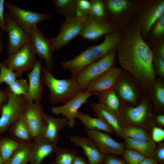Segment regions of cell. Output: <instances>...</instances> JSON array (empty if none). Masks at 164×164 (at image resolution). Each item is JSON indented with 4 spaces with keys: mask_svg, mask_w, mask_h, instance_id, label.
Segmentation results:
<instances>
[{
    "mask_svg": "<svg viewBox=\"0 0 164 164\" xmlns=\"http://www.w3.org/2000/svg\"><path fill=\"white\" fill-rule=\"evenodd\" d=\"M42 63L37 60L32 70L27 73L29 80L27 96L25 97L27 103L40 102L44 89L41 77Z\"/></svg>",
    "mask_w": 164,
    "mask_h": 164,
    "instance_id": "cell-17",
    "label": "cell"
},
{
    "mask_svg": "<svg viewBox=\"0 0 164 164\" xmlns=\"http://www.w3.org/2000/svg\"><path fill=\"white\" fill-rule=\"evenodd\" d=\"M128 164H139L146 157L134 150L125 149L122 156Z\"/></svg>",
    "mask_w": 164,
    "mask_h": 164,
    "instance_id": "cell-38",
    "label": "cell"
},
{
    "mask_svg": "<svg viewBox=\"0 0 164 164\" xmlns=\"http://www.w3.org/2000/svg\"><path fill=\"white\" fill-rule=\"evenodd\" d=\"M104 164V163H99V164Z\"/></svg>",
    "mask_w": 164,
    "mask_h": 164,
    "instance_id": "cell-54",
    "label": "cell"
},
{
    "mask_svg": "<svg viewBox=\"0 0 164 164\" xmlns=\"http://www.w3.org/2000/svg\"><path fill=\"white\" fill-rule=\"evenodd\" d=\"M116 49L119 63L122 68L149 93L156 79L152 65L153 53L143 39L140 28L128 31L122 36Z\"/></svg>",
    "mask_w": 164,
    "mask_h": 164,
    "instance_id": "cell-1",
    "label": "cell"
},
{
    "mask_svg": "<svg viewBox=\"0 0 164 164\" xmlns=\"http://www.w3.org/2000/svg\"><path fill=\"white\" fill-rule=\"evenodd\" d=\"M152 65L156 75L161 78H164V60L159 58L153 54Z\"/></svg>",
    "mask_w": 164,
    "mask_h": 164,
    "instance_id": "cell-40",
    "label": "cell"
},
{
    "mask_svg": "<svg viewBox=\"0 0 164 164\" xmlns=\"http://www.w3.org/2000/svg\"><path fill=\"white\" fill-rule=\"evenodd\" d=\"M125 140L126 149L135 150L146 157H152L156 145L152 140H145L127 138Z\"/></svg>",
    "mask_w": 164,
    "mask_h": 164,
    "instance_id": "cell-27",
    "label": "cell"
},
{
    "mask_svg": "<svg viewBox=\"0 0 164 164\" xmlns=\"http://www.w3.org/2000/svg\"><path fill=\"white\" fill-rule=\"evenodd\" d=\"M17 78L15 71L6 67L3 63H0V84L5 83L8 86Z\"/></svg>",
    "mask_w": 164,
    "mask_h": 164,
    "instance_id": "cell-37",
    "label": "cell"
},
{
    "mask_svg": "<svg viewBox=\"0 0 164 164\" xmlns=\"http://www.w3.org/2000/svg\"><path fill=\"white\" fill-rule=\"evenodd\" d=\"M50 164H56L54 162H53Z\"/></svg>",
    "mask_w": 164,
    "mask_h": 164,
    "instance_id": "cell-53",
    "label": "cell"
},
{
    "mask_svg": "<svg viewBox=\"0 0 164 164\" xmlns=\"http://www.w3.org/2000/svg\"><path fill=\"white\" fill-rule=\"evenodd\" d=\"M32 142L21 143L6 164H26L29 161Z\"/></svg>",
    "mask_w": 164,
    "mask_h": 164,
    "instance_id": "cell-30",
    "label": "cell"
},
{
    "mask_svg": "<svg viewBox=\"0 0 164 164\" xmlns=\"http://www.w3.org/2000/svg\"><path fill=\"white\" fill-rule=\"evenodd\" d=\"M8 93L6 89L4 90L0 87V115L3 106L8 100Z\"/></svg>",
    "mask_w": 164,
    "mask_h": 164,
    "instance_id": "cell-46",
    "label": "cell"
},
{
    "mask_svg": "<svg viewBox=\"0 0 164 164\" xmlns=\"http://www.w3.org/2000/svg\"><path fill=\"white\" fill-rule=\"evenodd\" d=\"M163 79H156L149 92L155 109L161 113L164 111V83Z\"/></svg>",
    "mask_w": 164,
    "mask_h": 164,
    "instance_id": "cell-28",
    "label": "cell"
},
{
    "mask_svg": "<svg viewBox=\"0 0 164 164\" xmlns=\"http://www.w3.org/2000/svg\"><path fill=\"white\" fill-rule=\"evenodd\" d=\"M103 163L104 164H128L123 158L111 155H106Z\"/></svg>",
    "mask_w": 164,
    "mask_h": 164,
    "instance_id": "cell-44",
    "label": "cell"
},
{
    "mask_svg": "<svg viewBox=\"0 0 164 164\" xmlns=\"http://www.w3.org/2000/svg\"><path fill=\"white\" fill-rule=\"evenodd\" d=\"M36 55L31 43H29L9 55L3 63L15 71L20 78L24 73H29L33 69L37 60Z\"/></svg>",
    "mask_w": 164,
    "mask_h": 164,
    "instance_id": "cell-6",
    "label": "cell"
},
{
    "mask_svg": "<svg viewBox=\"0 0 164 164\" xmlns=\"http://www.w3.org/2000/svg\"><path fill=\"white\" fill-rule=\"evenodd\" d=\"M44 118L46 127L44 136L52 142L57 145L60 132L63 128L68 126V121L65 117L55 118L45 113Z\"/></svg>",
    "mask_w": 164,
    "mask_h": 164,
    "instance_id": "cell-21",
    "label": "cell"
},
{
    "mask_svg": "<svg viewBox=\"0 0 164 164\" xmlns=\"http://www.w3.org/2000/svg\"><path fill=\"white\" fill-rule=\"evenodd\" d=\"M153 26L152 32V36L155 38L161 37L164 33V14L159 19Z\"/></svg>",
    "mask_w": 164,
    "mask_h": 164,
    "instance_id": "cell-41",
    "label": "cell"
},
{
    "mask_svg": "<svg viewBox=\"0 0 164 164\" xmlns=\"http://www.w3.org/2000/svg\"><path fill=\"white\" fill-rule=\"evenodd\" d=\"M91 4L87 0H76V15L87 17L91 9Z\"/></svg>",
    "mask_w": 164,
    "mask_h": 164,
    "instance_id": "cell-39",
    "label": "cell"
},
{
    "mask_svg": "<svg viewBox=\"0 0 164 164\" xmlns=\"http://www.w3.org/2000/svg\"><path fill=\"white\" fill-rule=\"evenodd\" d=\"M2 30L0 28V55L3 51V45L2 40Z\"/></svg>",
    "mask_w": 164,
    "mask_h": 164,
    "instance_id": "cell-51",
    "label": "cell"
},
{
    "mask_svg": "<svg viewBox=\"0 0 164 164\" xmlns=\"http://www.w3.org/2000/svg\"><path fill=\"white\" fill-rule=\"evenodd\" d=\"M45 114L40 102H27L23 116L33 140L43 135L46 127Z\"/></svg>",
    "mask_w": 164,
    "mask_h": 164,
    "instance_id": "cell-10",
    "label": "cell"
},
{
    "mask_svg": "<svg viewBox=\"0 0 164 164\" xmlns=\"http://www.w3.org/2000/svg\"><path fill=\"white\" fill-rule=\"evenodd\" d=\"M31 43L36 55L45 62L46 67L52 70L54 61L50 39L45 36L37 26L35 27L31 33Z\"/></svg>",
    "mask_w": 164,
    "mask_h": 164,
    "instance_id": "cell-14",
    "label": "cell"
},
{
    "mask_svg": "<svg viewBox=\"0 0 164 164\" xmlns=\"http://www.w3.org/2000/svg\"><path fill=\"white\" fill-rule=\"evenodd\" d=\"M121 37L119 33L115 32L105 35L104 40L101 43L90 46L72 59L62 62V67L69 70L71 77L75 78L85 67L115 50Z\"/></svg>",
    "mask_w": 164,
    "mask_h": 164,
    "instance_id": "cell-2",
    "label": "cell"
},
{
    "mask_svg": "<svg viewBox=\"0 0 164 164\" xmlns=\"http://www.w3.org/2000/svg\"><path fill=\"white\" fill-rule=\"evenodd\" d=\"M84 130L101 153L105 155L122 156L125 148L124 143L116 141L109 134L102 131L90 130L85 127Z\"/></svg>",
    "mask_w": 164,
    "mask_h": 164,
    "instance_id": "cell-12",
    "label": "cell"
},
{
    "mask_svg": "<svg viewBox=\"0 0 164 164\" xmlns=\"http://www.w3.org/2000/svg\"><path fill=\"white\" fill-rule=\"evenodd\" d=\"M56 164H72L75 158L78 155L77 151L57 147L54 152Z\"/></svg>",
    "mask_w": 164,
    "mask_h": 164,
    "instance_id": "cell-33",
    "label": "cell"
},
{
    "mask_svg": "<svg viewBox=\"0 0 164 164\" xmlns=\"http://www.w3.org/2000/svg\"><path fill=\"white\" fill-rule=\"evenodd\" d=\"M122 73L121 69L112 67L91 81L85 91L88 92H101L114 88L122 75Z\"/></svg>",
    "mask_w": 164,
    "mask_h": 164,
    "instance_id": "cell-16",
    "label": "cell"
},
{
    "mask_svg": "<svg viewBox=\"0 0 164 164\" xmlns=\"http://www.w3.org/2000/svg\"><path fill=\"white\" fill-rule=\"evenodd\" d=\"M155 124H156L159 127H164V115L162 114H159L154 118Z\"/></svg>",
    "mask_w": 164,
    "mask_h": 164,
    "instance_id": "cell-48",
    "label": "cell"
},
{
    "mask_svg": "<svg viewBox=\"0 0 164 164\" xmlns=\"http://www.w3.org/2000/svg\"><path fill=\"white\" fill-rule=\"evenodd\" d=\"M139 164H159L153 157H146Z\"/></svg>",
    "mask_w": 164,
    "mask_h": 164,
    "instance_id": "cell-49",
    "label": "cell"
},
{
    "mask_svg": "<svg viewBox=\"0 0 164 164\" xmlns=\"http://www.w3.org/2000/svg\"><path fill=\"white\" fill-rule=\"evenodd\" d=\"M7 88L13 94L26 97L28 89V83L24 79H16L8 85Z\"/></svg>",
    "mask_w": 164,
    "mask_h": 164,
    "instance_id": "cell-35",
    "label": "cell"
},
{
    "mask_svg": "<svg viewBox=\"0 0 164 164\" xmlns=\"http://www.w3.org/2000/svg\"><path fill=\"white\" fill-rule=\"evenodd\" d=\"M115 89L120 99L129 104L135 105L139 101L138 92L134 85L121 76L116 85Z\"/></svg>",
    "mask_w": 164,
    "mask_h": 164,
    "instance_id": "cell-22",
    "label": "cell"
},
{
    "mask_svg": "<svg viewBox=\"0 0 164 164\" xmlns=\"http://www.w3.org/2000/svg\"><path fill=\"white\" fill-rule=\"evenodd\" d=\"M41 77L49 90L48 100L52 104H63L83 91L75 78L57 79L46 67H42Z\"/></svg>",
    "mask_w": 164,
    "mask_h": 164,
    "instance_id": "cell-3",
    "label": "cell"
},
{
    "mask_svg": "<svg viewBox=\"0 0 164 164\" xmlns=\"http://www.w3.org/2000/svg\"><path fill=\"white\" fill-rule=\"evenodd\" d=\"M4 0H0V28L3 31L6 32V25L5 18Z\"/></svg>",
    "mask_w": 164,
    "mask_h": 164,
    "instance_id": "cell-45",
    "label": "cell"
},
{
    "mask_svg": "<svg viewBox=\"0 0 164 164\" xmlns=\"http://www.w3.org/2000/svg\"><path fill=\"white\" fill-rule=\"evenodd\" d=\"M90 106L94 114L104 120L111 127L114 133L120 137L122 126L118 116L99 102L91 103Z\"/></svg>",
    "mask_w": 164,
    "mask_h": 164,
    "instance_id": "cell-20",
    "label": "cell"
},
{
    "mask_svg": "<svg viewBox=\"0 0 164 164\" xmlns=\"http://www.w3.org/2000/svg\"><path fill=\"white\" fill-rule=\"evenodd\" d=\"M120 118L122 127L128 125H137L148 132L155 125L151 101L146 95L135 106L122 104Z\"/></svg>",
    "mask_w": 164,
    "mask_h": 164,
    "instance_id": "cell-4",
    "label": "cell"
},
{
    "mask_svg": "<svg viewBox=\"0 0 164 164\" xmlns=\"http://www.w3.org/2000/svg\"><path fill=\"white\" fill-rule=\"evenodd\" d=\"M91 9L88 17L98 20L107 21L105 19L106 8L104 3L100 0H90Z\"/></svg>",
    "mask_w": 164,
    "mask_h": 164,
    "instance_id": "cell-34",
    "label": "cell"
},
{
    "mask_svg": "<svg viewBox=\"0 0 164 164\" xmlns=\"http://www.w3.org/2000/svg\"><path fill=\"white\" fill-rule=\"evenodd\" d=\"M151 139L154 142L160 143L164 139V129L163 128L154 126L151 130Z\"/></svg>",
    "mask_w": 164,
    "mask_h": 164,
    "instance_id": "cell-42",
    "label": "cell"
},
{
    "mask_svg": "<svg viewBox=\"0 0 164 164\" xmlns=\"http://www.w3.org/2000/svg\"><path fill=\"white\" fill-rule=\"evenodd\" d=\"M115 57L114 50L100 60L86 66L79 72L75 79L83 91L91 81L113 67Z\"/></svg>",
    "mask_w": 164,
    "mask_h": 164,
    "instance_id": "cell-7",
    "label": "cell"
},
{
    "mask_svg": "<svg viewBox=\"0 0 164 164\" xmlns=\"http://www.w3.org/2000/svg\"><path fill=\"white\" fill-rule=\"evenodd\" d=\"M0 164H4L0 155Z\"/></svg>",
    "mask_w": 164,
    "mask_h": 164,
    "instance_id": "cell-52",
    "label": "cell"
},
{
    "mask_svg": "<svg viewBox=\"0 0 164 164\" xmlns=\"http://www.w3.org/2000/svg\"><path fill=\"white\" fill-rule=\"evenodd\" d=\"M76 118L80 120L85 127L89 129L101 131L108 134L114 133L111 127L100 118L93 117L79 111Z\"/></svg>",
    "mask_w": 164,
    "mask_h": 164,
    "instance_id": "cell-24",
    "label": "cell"
},
{
    "mask_svg": "<svg viewBox=\"0 0 164 164\" xmlns=\"http://www.w3.org/2000/svg\"><path fill=\"white\" fill-rule=\"evenodd\" d=\"M8 33V43L6 51L8 55L19 50L23 46L31 43V37L27 35L8 12L5 13Z\"/></svg>",
    "mask_w": 164,
    "mask_h": 164,
    "instance_id": "cell-11",
    "label": "cell"
},
{
    "mask_svg": "<svg viewBox=\"0 0 164 164\" xmlns=\"http://www.w3.org/2000/svg\"><path fill=\"white\" fill-rule=\"evenodd\" d=\"M8 100L3 106L0 116V136L22 115L27 103L23 96H16L6 87Z\"/></svg>",
    "mask_w": 164,
    "mask_h": 164,
    "instance_id": "cell-5",
    "label": "cell"
},
{
    "mask_svg": "<svg viewBox=\"0 0 164 164\" xmlns=\"http://www.w3.org/2000/svg\"><path fill=\"white\" fill-rule=\"evenodd\" d=\"M5 6L16 22L26 34L30 36L33 28L37 26L39 23L51 17L49 14L27 10L6 2Z\"/></svg>",
    "mask_w": 164,
    "mask_h": 164,
    "instance_id": "cell-9",
    "label": "cell"
},
{
    "mask_svg": "<svg viewBox=\"0 0 164 164\" xmlns=\"http://www.w3.org/2000/svg\"><path fill=\"white\" fill-rule=\"evenodd\" d=\"M105 8L111 13H118L125 10L130 6L129 2L125 0H108L105 2Z\"/></svg>",
    "mask_w": 164,
    "mask_h": 164,
    "instance_id": "cell-36",
    "label": "cell"
},
{
    "mask_svg": "<svg viewBox=\"0 0 164 164\" xmlns=\"http://www.w3.org/2000/svg\"><path fill=\"white\" fill-rule=\"evenodd\" d=\"M115 25L107 21L87 17L85 20L80 36L83 40L94 41L103 36L115 32Z\"/></svg>",
    "mask_w": 164,
    "mask_h": 164,
    "instance_id": "cell-15",
    "label": "cell"
},
{
    "mask_svg": "<svg viewBox=\"0 0 164 164\" xmlns=\"http://www.w3.org/2000/svg\"><path fill=\"white\" fill-rule=\"evenodd\" d=\"M74 145L80 147L87 158L89 164L103 163L105 155L98 149L94 142L90 138L73 136L70 138Z\"/></svg>",
    "mask_w": 164,
    "mask_h": 164,
    "instance_id": "cell-19",
    "label": "cell"
},
{
    "mask_svg": "<svg viewBox=\"0 0 164 164\" xmlns=\"http://www.w3.org/2000/svg\"><path fill=\"white\" fill-rule=\"evenodd\" d=\"M56 145L44 136L33 140L31 143L29 162V164H41L44 159L55 152Z\"/></svg>",
    "mask_w": 164,
    "mask_h": 164,
    "instance_id": "cell-18",
    "label": "cell"
},
{
    "mask_svg": "<svg viewBox=\"0 0 164 164\" xmlns=\"http://www.w3.org/2000/svg\"><path fill=\"white\" fill-rule=\"evenodd\" d=\"M72 164H89L88 162L85 159L77 156L74 159Z\"/></svg>",
    "mask_w": 164,
    "mask_h": 164,
    "instance_id": "cell-50",
    "label": "cell"
},
{
    "mask_svg": "<svg viewBox=\"0 0 164 164\" xmlns=\"http://www.w3.org/2000/svg\"><path fill=\"white\" fill-rule=\"evenodd\" d=\"M120 137L124 139L130 138L145 140H152L151 135L146 130L141 127L132 125L122 127Z\"/></svg>",
    "mask_w": 164,
    "mask_h": 164,
    "instance_id": "cell-29",
    "label": "cell"
},
{
    "mask_svg": "<svg viewBox=\"0 0 164 164\" xmlns=\"http://www.w3.org/2000/svg\"><path fill=\"white\" fill-rule=\"evenodd\" d=\"M87 18L76 15L66 19L59 28L58 35L50 39L53 51L61 48L80 36L83 29L84 21Z\"/></svg>",
    "mask_w": 164,
    "mask_h": 164,
    "instance_id": "cell-8",
    "label": "cell"
},
{
    "mask_svg": "<svg viewBox=\"0 0 164 164\" xmlns=\"http://www.w3.org/2000/svg\"><path fill=\"white\" fill-rule=\"evenodd\" d=\"M95 93L88 92L85 91H82L62 105L51 108V112L52 114L61 115L66 117L68 121V127L70 129L76 124L75 118L79 109Z\"/></svg>",
    "mask_w": 164,
    "mask_h": 164,
    "instance_id": "cell-13",
    "label": "cell"
},
{
    "mask_svg": "<svg viewBox=\"0 0 164 164\" xmlns=\"http://www.w3.org/2000/svg\"><path fill=\"white\" fill-rule=\"evenodd\" d=\"M56 12L66 19L76 16V0H52Z\"/></svg>",
    "mask_w": 164,
    "mask_h": 164,
    "instance_id": "cell-31",
    "label": "cell"
},
{
    "mask_svg": "<svg viewBox=\"0 0 164 164\" xmlns=\"http://www.w3.org/2000/svg\"><path fill=\"white\" fill-rule=\"evenodd\" d=\"M94 95L98 102L114 112L120 118L122 104L116 94L115 87L107 91L95 92Z\"/></svg>",
    "mask_w": 164,
    "mask_h": 164,
    "instance_id": "cell-23",
    "label": "cell"
},
{
    "mask_svg": "<svg viewBox=\"0 0 164 164\" xmlns=\"http://www.w3.org/2000/svg\"><path fill=\"white\" fill-rule=\"evenodd\" d=\"M152 157L159 164H164V143L160 142L156 146L153 154Z\"/></svg>",
    "mask_w": 164,
    "mask_h": 164,
    "instance_id": "cell-43",
    "label": "cell"
},
{
    "mask_svg": "<svg viewBox=\"0 0 164 164\" xmlns=\"http://www.w3.org/2000/svg\"><path fill=\"white\" fill-rule=\"evenodd\" d=\"M155 56L164 60V45L162 43L156 48L153 53Z\"/></svg>",
    "mask_w": 164,
    "mask_h": 164,
    "instance_id": "cell-47",
    "label": "cell"
},
{
    "mask_svg": "<svg viewBox=\"0 0 164 164\" xmlns=\"http://www.w3.org/2000/svg\"><path fill=\"white\" fill-rule=\"evenodd\" d=\"M21 143L13 138L0 136V155L4 164Z\"/></svg>",
    "mask_w": 164,
    "mask_h": 164,
    "instance_id": "cell-32",
    "label": "cell"
},
{
    "mask_svg": "<svg viewBox=\"0 0 164 164\" xmlns=\"http://www.w3.org/2000/svg\"><path fill=\"white\" fill-rule=\"evenodd\" d=\"M164 1H159L152 6L144 16L142 26L145 33H148L153 26L163 14Z\"/></svg>",
    "mask_w": 164,
    "mask_h": 164,
    "instance_id": "cell-26",
    "label": "cell"
},
{
    "mask_svg": "<svg viewBox=\"0 0 164 164\" xmlns=\"http://www.w3.org/2000/svg\"><path fill=\"white\" fill-rule=\"evenodd\" d=\"M9 131L12 138L20 143H30L33 140L23 114L10 127Z\"/></svg>",
    "mask_w": 164,
    "mask_h": 164,
    "instance_id": "cell-25",
    "label": "cell"
}]
</instances>
